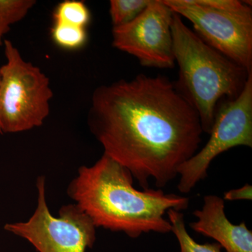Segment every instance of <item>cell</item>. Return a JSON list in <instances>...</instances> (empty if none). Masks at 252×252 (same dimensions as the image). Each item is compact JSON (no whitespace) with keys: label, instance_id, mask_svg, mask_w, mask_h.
Wrapping results in <instances>:
<instances>
[{"label":"cell","instance_id":"1","mask_svg":"<svg viewBox=\"0 0 252 252\" xmlns=\"http://www.w3.org/2000/svg\"><path fill=\"white\" fill-rule=\"evenodd\" d=\"M88 125L104 154L126 167L143 189H161L198 152V113L164 76L139 74L97 87Z\"/></svg>","mask_w":252,"mask_h":252},{"label":"cell","instance_id":"2","mask_svg":"<svg viewBox=\"0 0 252 252\" xmlns=\"http://www.w3.org/2000/svg\"><path fill=\"white\" fill-rule=\"evenodd\" d=\"M133 179L128 170L103 154L92 166L79 167L67 195L96 228L123 232L132 238L171 232L165 214L171 209L187 210L189 198L162 189L137 190Z\"/></svg>","mask_w":252,"mask_h":252},{"label":"cell","instance_id":"3","mask_svg":"<svg viewBox=\"0 0 252 252\" xmlns=\"http://www.w3.org/2000/svg\"><path fill=\"white\" fill-rule=\"evenodd\" d=\"M172 34L180 68L176 89L198 113L203 132L209 134L219 103L238 97L252 73L209 46L175 13Z\"/></svg>","mask_w":252,"mask_h":252},{"label":"cell","instance_id":"4","mask_svg":"<svg viewBox=\"0 0 252 252\" xmlns=\"http://www.w3.org/2000/svg\"><path fill=\"white\" fill-rule=\"evenodd\" d=\"M6 63L0 67V133H16L42 126L50 112L53 91L49 78L23 59L4 39Z\"/></svg>","mask_w":252,"mask_h":252},{"label":"cell","instance_id":"5","mask_svg":"<svg viewBox=\"0 0 252 252\" xmlns=\"http://www.w3.org/2000/svg\"><path fill=\"white\" fill-rule=\"evenodd\" d=\"M37 207L29 220L5 225L4 229L26 239L39 252H86L94 246L96 227L76 204L63 205L59 217L46 203L45 177H38Z\"/></svg>","mask_w":252,"mask_h":252},{"label":"cell","instance_id":"6","mask_svg":"<svg viewBox=\"0 0 252 252\" xmlns=\"http://www.w3.org/2000/svg\"><path fill=\"white\" fill-rule=\"evenodd\" d=\"M223 100L217 106L207 144L179 169L180 193H190L205 180L212 160L220 154L238 146L252 147V74L238 97Z\"/></svg>","mask_w":252,"mask_h":252},{"label":"cell","instance_id":"7","mask_svg":"<svg viewBox=\"0 0 252 252\" xmlns=\"http://www.w3.org/2000/svg\"><path fill=\"white\" fill-rule=\"evenodd\" d=\"M181 17L188 19L206 44L252 73V10L214 9L198 0H163Z\"/></svg>","mask_w":252,"mask_h":252},{"label":"cell","instance_id":"8","mask_svg":"<svg viewBox=\"0 0 252 252\" xmlns=\"http://www.w3.org/2000/svg\"><path fill=\"white\" fill-rule=\"evenodd\" d=\"M174 14L163 0H151L147 7L133 21L113 28V46L135 56L144 67L173 68Z\"/></svg>","mask_w":252,"mask_h":252},{"label":"cell","instance_id":"9","mask_svg":"<svg viewBox=\"0 0 252 252\" xmlns=\"http://www.w3.org/2000/svg\"><path fill=\"white\" fill-rule=\"evenodd\" d=\"M201 210L193 215L197 220L190 223L192 230L211 238L225 252H252V231L245 221L235 225L225 216L224 200L215 195L204 197Z\"/></svg>","mask_w":252,"mask_h":252},{"label":"cell","instance_id":"10","mask_svg":"<svg viewBox=\"0 0 252 252\" xmlns=\"http://www.w3.org/2000/svg\"><path fill=\"white\" fill-rule=\"evenodd\" d=\"M167 215L172 232L180 244V252H222L221 247L217 243H197L187 231L183 213L171 209L167 212Z\"/></svg>","mask_w":252,"mask_h":252},{"label":"cell","instance_id":"11","mask_svg":"<svg viewBox=\"0 0 252 252\" xmlns=\"http://www.w3.org/2000/svg\"><path fill=\"white\" fill-rule=\"evenodd\" d=\"M35 4L34 0H0V46L11 26L26 17Z\"/></svg>","mask_w":252,"mask_h":252},{"label":"cell","instance_id":"12","mask_svg":"<svg viewBox=\"0 0 252 252\" xmlns=\"http://www.w3.org/2000/svg\"><path fill=\"white\" fill-rule=\"evenodd\" d=\"M54 19V23L86 28L90 22L91 13L83 1L67 0L56 6Z\"/></svg>","mask_w":252,"mask_h":252},{"label":"cell","instance_id":"13","mask_svg":"<svg viewBox=\"0 0 252 252\" xmlns=\"http://www.w3.org/2000/svg\"><path fill=\"white\" fill-rule=\"evenodd\" d=\"M51 38L56 45L62 49L77 50L85 45L87 41L86 28L54 23L51 28Z\"/></svg>","mask_w":252,"mask_h":252},{"label":"cell","instance_id":"14","mask_svg":"<svg viewBox=\"0 0 252 252\" xmlns=\"http://www.w3.org/2000/svg\"><path fill=\"white\" fill-rule=\"evenodd\" d=\"M150 2L151 0H111L109 14L113 28L124 26L133 21Z\"/></svg>","mask_w":252,"mask_h":252},{"label":"cell","instance_id":"15","mask_svg":"<svg viewBox=\"0 0 252 252\" xmlns=\"http://www.w3.org/2000/svg\"><path fill=\"white\" fill-rule=\"evenodd\" d=\"M223 200L228 201L234 200H251L252 199V187L247 184L241 188L232 189L225 192Z\"/></svg>","mask_w":252,"mask_h":252}]
</instances>
